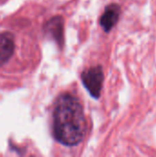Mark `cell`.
Listing matches in <instances>:
<instances>
[{
    "label": "cell",
    "instance_id": "cell-4",
    "mask_svg": "<svg viewBox=\"0 0 156 157\" xmlns=\"http://www.w3.org/2000/svg\"><path fill=\"white\" fill-rule=\"evenodd\" d=\"M46 33L60 46L63 44V20L61 17H52L45 26Z\"/></svg>",
    "mask_w": 156,
    "mask_h": 157
},
{
    "label": "cell",
    "instance_id": "cell-3",
    "mask_svg": "<svg viewBox=\"0 0 156 157\" xmlns=\"http://www.w3.org/2000/svg\"><path fill=\"white\" fill-rule=\"evenodd\" d=\"M120 8L117 4H110L106 8L100 17V25L106 32H108L117 24L120 17Z\"/></svg>",
    "mask_w": 156,
    "mask_h": 157
},
{
    "label": "cell",
    "instance_id": "cell-5",
    "mask_svg": "<svg viewBox=\"0 0 156 157\" xmlns=\"http://www.w3.org/2000/svg\"><path fill=\"white\" fill-rule=\"evenodd\" d=\"M15 49L13 36L10 33L0 34V66L6 63L12 56Z\"/></svg>",
    "mask_w": 156,
    "mask_h": 157
},
{
    "label": "cell",
    "instance_id": "cell-1",
    "mask_svg": "<svg viewBox=\"0 0 156 157\" xmlns=\"http://www.w3.org/2000/svg\"><path fill=\"white\" fill-rule=\"evenodd\" d=\"M86 122L79 100L70 94L60 96L53 111V135L63 145L80 144L86 134Z\"/></svg>",
    "mask_w": 156,
    "mask_h": 157
},
{
    "label": "cell",
    "instance_id": "cell-2",
    "mask_svg": "<svg viewBox=\"0 0 156 157\" xmlns=\"http://www.w3.org/2000/svg\"><path fill=\"white\" fill-rule=\"evenodd\" d=\"M81 80L84 86L93 98H98L100 97L104 80V74L101 66L91 67L84 71L81 75Z\"/></svg>",
    "mask_w": 156,
    "mask_h": 157
}]
</instances>
